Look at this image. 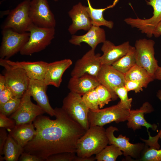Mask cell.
<instances>
[{
  "mask_svg": "<svg viewBox=\"0 0 161 161\" xmlns=\"http://www.w3.org/2000/svg\"><path fill=\"white\" fill-rule=\"evenodd\" d=\"M54 109L55 120L41 115L34 120L33 123L36 134L24 148V152L36 156L44 161L58 153H76L78 141L86 131L62 108Z\"/></svg>",
  "mask_w": 161,
  "mask_h": 161,
  "instance_id": "obj_1",
  "label": "cell"
},
{
  "mask_svg": "<svg viewBox=\"0 0 161 161\" xmlns=\"http://www.w3.org/2000/svg\"><path fill=\"white\" fill-rule=\"evenodd\" d=\"M109 144L106 129L91 126L78 140L76 153L80 157H89L100 152Z\"/></svg>",
  "mask_w": 161,
  "mask_h": 161,
  "instance_id": "obj_2",
  "label": "cell"
},
{
  "mask_svg": "<svg viewBox=\"0 0 161 161\" xmlns=\"http://www.w3.org/2000/svg\"><path fill=\"white\" fill-rule=\"evenodd\" d=\"M29 39L19 52L22 55H31L44 49L54 38L55 27L43 28L33 24L28 30Z\"/></svg>",
  "mask_w": 161,
  "mask_h": 161,
  "instance_id": "obj_3",
  "label": "cell"
},
{
  "mask_svg": "<svg viewBox=\"0 0 161 161\" xmlns=\"http://www.w3.org/2000/svg\"><path fill=\"white\" fill-rule=\"evenodd\" d=\"M30 0H24L11 10L1 25L2 30L10 29L20 33L28 32L33 24L29 16Z\"/></svg>",
  "mask_w": 161,
  "mask_h": 161,
  "instance_id": "obj_4",
  "label": "cell"
},
{
  "mask_svg": "<svg viewBox=\"0 0 161 161\" xmlns=\"http://www.w3.org/2000/svg\"><path fill=\"white\" fill-rule=\"evenodd\" d=\"M130 110L122 107L118 103L103 109L89 110L88 118L90 126H103L112 122L118 123L127 121Z\"/></svg>",
  "mask_w": 161,
  "mask_h": 161,
  "instance_id": "obj_5",
  "label": "cell"
},
{
  "mask_svg": "<svg viewBox=\"0 0 161 161\" xmlns=\"http://www.w3.org/2000/svg\"><path fill=\"white\" fill-rule=\"evenodd\" d=\"M62 109L73 120L86 131L90 127L88 114L89 109L81 95L70 92L63 101Z\"/></svg>",
  "mask_w": 161,
  "mask_h": 161,
  "instance_id": "obj_6",
  "label": "cell"
},
{
  "mask_svg": "<svg viewBox=\"0 0 161 161\" xmlns=\"http://www.w3.org/2000/svg\"><path fill=\"white\" fill-rule=\"evenodd\" d=\"M0 65L4 68L6 86L13 92L15 97L21 99L28 89L30 79L22 69L8 64L4 59H0Z\"/></svg>",
  "mask_w": 161,
  "mask_h": 161,
  "instance_id": "obj_7",
  "label": "cell"
},
{
  "mask_svg": "<svg viewBox=\"0 0 161 161\" xmlns=\"http://www.w3.org/2000/svg\"><path fill=\"white\" fill-rule=\"evenodd\" d=\"M154 44L153 40L144 38L137 40L134 47L136 64L145 69L154 78L159 66L154 55Z\"/></svg>",
  "mask_w": 161,
  "mask_h": 161,
  "instance_id": "obj_8",
  "label": "cell"
},
{
  "mask_svg": "<svg viewBox=\"0 0 161 161\" xmlns=\"http://www.w3.org/2000/svg\"><path fill=\"white\" fill-rule=\"evenodd\" d=\"M0 58L8 59L19 52L28 41L30 32L20 33L10 29L2 30Z\"/></svg>",
  "mask_w": 161,
  "mask_h": 161,
  "instance_id": "obj_9",
  "label": "cell"
},
{
  "mask_svg": "<svg viewBox=\"0 0 161 161\" xmlns=\"http://www.w3.org/2000/svg\"><path fill=\"white\" fill-rule=\"evenodd\" d=\"M31 97L27 90L21 98L18 109L10 117L15 121L16 125L33 123L38 116L45 113L38 105L32 102Z\"/></svg>",
  "mask_w": 161,
  "mask_h": 161,
  "instance_id": "obj_10",
  "label": "cell"
},
{
  "mask_svg": "<svg viewBox=\"0 0 161 161\" xmlns=\"http://www.w3.org/2000/svg\"><path fill=\"white\" fill-rule=\"evenodd\" d=\"M29 16L33 24L43 28L55 27L56 21L47 0H32Z\"/></svg>",
  "mask_w": 161,
  "mask_h": 161,
  "instance_id": "obj_11",
  "label": "cell"
},
{
  "mask_svg": "<svg viewBox=\"0 0 161 161\" xmlns=\"http://www.w3.org/2000/svg\"><path fill=\"white\" fill-rule=\"evenodd\" d=\"M118 131L117 128L112 126H110L106 129L109 144H113L117 147L123 152L124 156H129L135 159V161H138L141 157L145 144L143 143H131L129 142V137L122 134L116 137L114 135V132Z\"/></svg>",
  "mask_w": 161,
  "mask_h": 161,
  "instance_id": "obj_12",
  "label": "cell"
},
{
  "mask_svg": "<svg viewBox=\"0 0 161 161\" xmlns=\"http://www.w3.org/2000/svg\"><path fill=\"white\" fill-rule=\"evenodd\" d=\"M148 0L146 1L147 4L151 6L154 10L153 16L151 18L146 19L128 18H125L124 21L131 27L138 29L142 33L151 38L156 26L161 20V0Z\"/></svg>",
  "mask_w": 161,
  "mask_h": 161,
  "instance_id": "obj_13",
  "label": "cell"
},
{
  "mask_svg": "<svg viewBox=\"0 0 161 161\" xmlns=\"http://www.w3.org/2000/svg\"><path fill=\"white\" fill-rule=\"evenodd\" d=\"M100 54H95L91 49L76 62L71 72V77H79L85 74L96 77L102 66L100 60Z\"/></svg>",
  "mask_w": 161,
  "mask_h": 161,
  "instance_id": "obj_14",
  "label": "cell"
},
{
  "mask_svg": "<svg viewBox=\"0 0 161 161\" xmlns=\"http://www.w3.org/2000/svg\"><path fill=\"white\" fill-rule=\"evenodd\" d=\"M97 77L100 84L110 92L113 100H116L118 97L114 90L117 87L124 86V74L115 69L112 65H102Z\"/></svg>",
  "mask_w": 161,
  "mask_h": 161,
  "instance_id": "obj_15",
  "label": "cell"
},
{
  "mask_svg": "<svg viewBox=\"0 0 161 161\" xmlns=\"http://www.w3.org/2000/svg\"><path fill=\"white\" fill-rule=\"evenodd\" d=\"M86 7L79 2L74 6L68 12L72 22L68 30L72 35L74 34L80 30L88 31L92 26Z\"/></svg>",
  "mask_w": 161,
  "mask_h": 161,
  "instance_id": "obj_16",
  "label": "cell"
},
{
  "mask_svg": "<svg viewBox=\"0 0 161 161\" xmlns=\"http://www.w3.org/2000/svg\"><path fill=\"white\" fill-rule=\"evenodd\" d=\"M103 43L101 49L103 53L100 57L102 65H112L126 54L131 46L129 41L124 42L118 46H115L109 40H106Z\"/></svg>",
  "mask_w": 161,
  "mask_h": 161,
  "instance_id": "obj_17",
  "label": "cell"
},
{
  "mask_svg": "<svg viewBox=\"0 0 161 161\" xmlns=\"http://www.w3.org/2000/svg\"><path fill=\"white\" fill-rule=\"evenodd\" d=\"M47 86L43 81L30 79L27 90L37 105L51 116L55 115V111L51 106L46 92Z\"/></svg>",
  "mask_w": 161,
  "mask_h": 161,
  "instance_id": "obj_18",
  "label": "cell"
},
{
  "mask_svg": "<svg viewBox=\"0 0 161 161\" xmlns=\"http://www.w3.org/2000/svg\"><path fill=\"white\" fill-rule=\"evenodd\" d=\"M154 110L152 105L148 102L144 103L139 109L130 110L126 123L128 128L135 131L141 129L142 127L143 126L147 129L148 132L149 128L154 131L156 130L157 125L148 123L144 117L145 114L151 113Z\"/></svg>",
  "mask_w": 161,
  "mask_h": 161,
  "instance_id": "obj_19",
  "label": "cell"
},
{
  "mask_svg": "<svg viewBox=\"0 0 161 161\" xmlns=\"http://www.w3.org/2000/svg\"><path fill=\"white\" fill-rule=\"evenodd\" d=\"M72 64V61L69 59L48 63L43 82L47 86L59 87L64 73Z\"/></svg>",
  "mask_w": 161,
  "mask_h": 161,
  "instance_id": "obj_20",
  "label": "cell"
},
{
  "mask_svg": "<svg viewBox=\"0 0 161 161\" xmlns=\"http://www.w3.org/2000/svg\"><path fill=\"white\" fill-rule=\"evenodd\" d=\"M4 59L6 62L11 66L23 69L30 79L43 81L48 63L42 61H13L8 59Z\"/></svg>",
  "mask_w": 161,
  "mask_h": 161,
  "instance_id": "obj_21",
  "label": "cell"
},
{
  "mask_svg": "<svg viewBox=\"0 0 161 161\" xmlns=\"http://www.w3.org/2000/svg\"><path fill=\"white\" fill-rule=\"evenodd\" d=\"M106 40L104 30L100 27L92 26L85 34L80 35H73L69 40L71 44L80 46L82 42L87 44L95 50L97 45L103 43Z\"/></svg>",
  "mask_w": 161,
  "mask_h": 161,
  "instance_id": "obj_22",
  "label": "cell"
},
{
  "mask_svg": "<svg viewBox=\"0 0 161 161\" xmlns=\"http://www.w3.org/2000/svg\"><path fill=\"white\" fill-rule=\"evenodd\" d=\"M100 84L96 77L85 74L79 77H71L68 82V88L70 92L83 95Z\"/></svg>",
  "mask_w": 161,
  "mask_h": 161,
  "instance_id": "obj_23",
  "label": "cell"
},
{
  "mask_svg": "<svg viewBox=\"0 0 161 161\" xmlns=\"http://www.w3.org/2000/svg\"><path fill=\"white\" fill-rule=\"evenodd\" d=\"M33 123L16 125L9 131V134L23 148L30 141L36 134Z\"/></svg>",
  "mask_w": 161,
  "mask_h": 161,
  "instance_id": "obj_24",
  "label": "cell"
},
{
  "mask_svg": "<svg viewBox=\"0 0 161 161\" xmlns=\"http://www.w3.org/2000/svg\"><path fill=\"white\" fill-rule=\"evenodd\" d=\"M24 151V148L8 134L3 150L4 160L6 161H18Z\"/></svg>",
  "mask_w": 161,
  "mask_h": 161,
  "instance_id": "obj_25",
  "label": "cell"
},
{
  "mask_svg": "<svg viewBox=\"0 0 161 161\" xmlns=\"http://www.w3.org/2000/svg\"><path fill=\"white\" fill-rule=\"evenodd\" d=\"M124 75L125 81H138L144 84L146 88L149 83L154 80L145 69L136 64Z\"/></svg>",
  "mask_w": 161,
  "mask_h": 161,
  "instance_id": "obj_26",
  "label": "cell"
},
{
  "mask_svg": "<svg viewBox=\"0 0 161 161\" xmlns=\"http://www.w3.org/2000/svg\"><path fill=\"white\" fill-rule=\"evenodd\" d=\"M88 6L86 7V10L91 19L92 26L100 27L106 26L111 29L114 26V23L111 21H107L104 18L103 12L109 7L97 9L92 7L89 0H87Z\"/></svg>",
  "mask_w": 161,
  "mask_h": 161,
  "instance_id": "obj_27",
  "label": "cell"
},
{
  "mask_svg": "<svg viewBox=\"0 0 161 161\" xmlns=\"http://www.w3.org/2000/svg\"><path fill=\"white\" fill-rule=\"evenodd\" d=\"M135 64V48L131 46L128 53L114 63L112 66L118 71L125 74Z\"/></svg>",
  "mask_w": 161,
  "mask_h": 161,
  "instance_id": "obj_28",
  "label": "cell"
},
{
  "mask_svg": "<svg viewBox=\"0 0 161 161\" xmlns=\"http://www.w3.org/2000/svg\"><path fill=\"white\" fill-rule=\"evenodd\" d=\"M123 152L117 146L111 144L107 145L95 156L97 161H115Z\"/></svg>",
  "mask_w": 161,
  "mask_h": 161,
  "instance_id": "obj_29",
  "label": "cell"
},
{
  "mask_svg": "<svg viewBox=\"0 0 161 161\" xmlns=\"http://www.w3.org/2000/svg\"><path fill=\"white\" fill-rule=\"evenodd\" d=\"M138 161H161V149H157L151 146L148 147L145 144L141 157Z\"/></svg>",
  "mask_w": 161,
  "mask_h": 161,
  "instance_id": "obj_30",
  "label": "cell"
},
{
  "mask_svg": "<svg viewBox=\"0 0 161 161\" xmlns=\"http://www.w3.org/2000/svg\"><path fill=\"white\" fill-rule=\"evenodd\" d=\"M82 97L83 102L89 110H95L100 109L98 96L95 89L87 92Z\"/></svg>",
  "mask_w": 161,
  "mask_h": 161,
  "instance_id": "obj_31",
  "label": "cell"
},
{
  "mask_svg": "<svg viewBox=\"0 0 161 161\" xmlns=\"http://www.w3.org/2000/svg\"><path fill=\"white\" fill-rule=\"evenodd\" d=\"M95 89L99 98V108H102L109 102L113 100L112 95L109 90L105 86L100 84Z\"/></svg>",
  "mask_w": 161,
  "mask_h": 161,
  "instance_id": "obj_32",
  "label": "cell"
},
{
  "mask_svg": "<svg viewBox=\"0 0 161 161\" xmlns=\"http://www.w3.org/2000/svg\"><path fill=\"white\" fill-rule=\"evenodd\" d=\"M114 92L120 99V101L118 103L119 104L124 108L131 110L132 99L129 98L128 95V92L124 86L116 88Z\"/></svg>",
  "mask_w": 161,
  "mask_h": 161,
  "instance_id": "obj_33",
  "label": "cell"
},
{
  "mask_svg": "<svg viewBox=\"0 0 161 161\" xmlns=\"http://www.w3.org/2000/svg\"><path fill=\"white\" fill-rule=\"evenodd\" d=\"M21 99L14 97L0 105V113L7 116L11 115L19 106Z\"/></svg>",
  "mask_w": 161,
  "mask_h": 161,
  "instance_id": "obj_34",
  "label": "cell"
},
{
  "mask_svg": "<svg viewBox=\"0 0 161 161\" xmlns=\"http://www.w3.org/2000/svg\"><path fill=\"white\" fill-rule=\"evenodd\" d=\"M76 153L64 152L51 155L46 160V161H74L77 156Z\"/></svg>",
  "mask_w": 161,
  "mask_h": 161,
  "instance_id": "obj_35",
  "label": "cell"
},
{
  "mask_svg": "<svg viewBox=\"0 0 161 161\" xmlns=\"http://www.w3.org/2000/svg\"><path fill=\"white\" fill-rule=\"evenodd\" d=\"M124 86L128 91H133L136 93L140 92L143 90V88H146L142 83L136 81H125Z\"/></svg>",
  "mask_w": 161,
  "mask_h": 161,
  "instance_id": "obj_36",
  "label": "cell"
},
{
  "mask_svg": "<svg viewBox=\"0 0 161 161\" xmlns=\"http://www.w3.org/2000/svg\"><path fill=\"white\" fill-rule=\"evenodd\" d=\"M16 125L15 121L10 117L0 113V127L7 129L8 131L13 128Z\"/></svg>",
  "mask_w": 161,
  "mask_h": 161,
  "instance_id": "obj_37",
  "label": "cell"
},
{
  "mask_svg": "<svg viewBox=\"0 0 161 161\" xmlns=\"http://www.w3.org/2000/svg\"><path fill=\"white\" fill-rule=\"evenodd\" d=\"M15 97L12 91L7 87L0 92V105Z\"/></svg>",
  "mask_w": 161,
  "mask_h": 161,
  "instance_id": "obj_38",
  "label": "cell"
},
{
  "mask_svg": "<svg viewBox=\"0 0 161 161\" xmlns=\"http://www.w3.org/2000/svg\"><path fill=\"white\" fill-rule=\"evenodd\" d=\"M8 134L6 129L3 128L0 129V156L3 155L4 148L7 140Z\"/></svg>",
  "mask_w": 161,
  "mask_h": 161,
  "instance_id": "obj_39",
  "label": "cell"
},
{
  "mask_svg": "<svg viewBox=\"0 0 161 161\" xmlns=\"http://www.w3.org/2000/svg\"><path fill=\"white\" fill-rule=\"evenodd\" d=\"M18 160L20 161H44L42 159L36 156L24 152L22 153L20 157Z\"/></svg>",
  "mask_w": 161,
  "mask_h": 161,
  "instance_id": "obj_40",
  "label": "cell"
},
{
  "mask_svg": "<svg viewBox=\"0 0 161 161\" xmlns=\"http://www.w3.org/2000/svg\"><path fill=\"white\" fill-rule=\"evenodd\" d=\"M96 160L95 157L93 156L89 157H80L77 155L74 161H94Z\"/></svg>",
  "mask_w": 161,
  "mask_h": 161,
  "instance_id": "obj_41",
  "label": "cell"
},
{
  "mask_svg": "<svg viewBox=\"0 0 161 161\" xmlns=\"http://www.w3.org/2000/svg\"><path fill=\"white\" fill-rule=\"evenodd\" d=\"M153 35L156 38L161 35V20L158 23L153 32Z\"/></svg>",
  "mask_w": 161,
  "mask_h": 161,
  "instance_id": "obj_42",
  "label": "cell"
},
{
  "mask_svg": "<svg viewBox=\"0 0 161 161\" xmlns=\"http://www.w3.org/2000/svg\"><path fill=\"white\" fill-rule=\"evenodd\" d=\"M7 87L4 75H0V92H1Z\"/></svg>",
  "mask_w": 161,
  "mask_h": 161,
  "instance_id": "obj_43",
  "label": "cell"
},
{
  "mask_svg": "<svg viewBox=\"0 0 161 161\" xmlns=\"http://www.w3.org/2000/svg\"><path fill=\"white\" fill-rule=\"evenodd\" d=\"M154 79L161 80V67H157L154 74Z\"/></svg>",
  "mask_w": 161,
  "mask_h": 161,
  "instance_id": "obj_44",
  "label": "cell"
},
{
  "mask_svg": "<svg viewBox=\"0 0 161 161\" xmlns=\"http://www.w3.org/2000/svg\"><path fill=\"white\" fill-rule=\"evenodd\" d=\"M157 96L161 101V90H159L157 92Z\"/></svg>",
  "mask_w": 161,
  "mask_h": 161,
  "instance_id": "obj_45",
  "label": "cell"
},
{
  "mask_svg": "<svg viewBox=\"0 0 161 161\" xmlns=\"http://www.w3.org/2000/svg\"><path fill=\"white\" fill-rule=\"evenodd\" d=\"M54 1H58V0H53Z\"/></svg>",
  "mask_w": 161,
  "mask_h": 161,
  "instance_id": "obj_46",
  "label": "cell"
}]
</instances>
